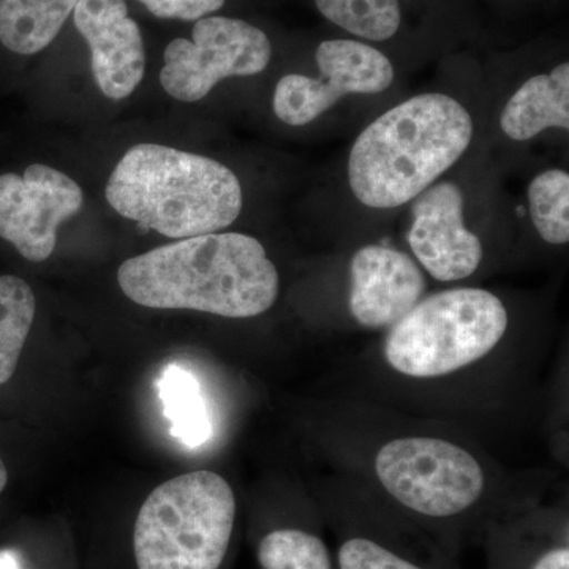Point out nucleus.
I'll return each instance as SVG.
<instances>
[{
	"mask_svg": "<svg viewBox=\"0 0 569 569\" xmlns=\"http://www.w3.org/2000/svg\"><path fill=\"white\" fill-rule=\"evenodd\" d=\"M119 287L134 305L253 318L276 305L280 277L252 236L211 233L179 239L123 261Z\"/></svg>",
	"mask_w": 569,
	"mask_h": 569,
	"instance_id": "f257e3e1",
	"label": "nucleus"
},
{
	"mask_svg": "<svg viewBox=\"0 0 569 569\" xmlns=\"http://www.w3.org/2000/svg\"><path fill=\"white\" fill-rule=\"evenodd\" d=\"M473 119L452 97L421 93L383 112L351 148L348 182L359 203H410L447 173L470 146Z\"/></svg>",
	"mask_w": 569,
	"mask_h": 569,
	"instance_id": "f03ea898",
	"label": "nucleus"
},
{
	"mask_svg": "<svg viewBox=\"0 0 569 569\" xmlns=\"http://www.w3.org/2000/svg\"><path fill=\"white\" fill-rule=\"evenodd\" d=\"M107 201L119 216L170 239L219 233L242 211V187L209 157L137 144L108 179Z\"/></svg>",
	"mask_w": 569,
	"mask_h": 569,
	"instance_id": "7ed1b4c3",
	"label": "nucleus"
},
{
	"mask_svg": "<svg viewBox=\"0 0 569 569\" xmlns=\"http://www.w3.org/2000/svg\"><path fill=\"white\" fill-rule=\"evenodd\" d=\"M234 520V492L220 475L198 470L164 481L134 522L138 569H219Z\"/></svg>",
	"mask_w": 569,
	"mask_h": 569,
	"instance_id": "20e7f679",
	"label": "nucleus"
},
{
	"mask_svg": "<svg viewBox=\"0 0 569 569\" xmlns=\"http://www.w3.org/2000/svg\"><path fill=\"white\" fill-rule=\"evenodd\" d=\"M508 326L507 307L490 291H440L389 328L385 361L400 376L418 380L452 376L492 353Z\"/></svg>",
	"mask_w": 569,
	"mask_h": 569,
	"instance_id": "39448f33",
	"label": "nucleus"
},
{
	"mask_svg": "<svg viewBox=\"0 0 569 569\" xmlns=\"http://www.w3.org/2000/svg\"><path fill=\"white\" fill-rule=\"evenodd\" d=\"M373 471L392 500L429 519L463 515L488 488V475L477 456L440 437L392 438L378 449Z\"/></svg>",
	"mask_w": 569,
	"mask_h": 569,
	"instance_id": "423d86ee",
	"label": "nucleus"
},
{
	"mask_svg": "<svg viewBox=\"0 0 569 569\" xmlns=\"http://www.w3.org/2000/svg\"><path fill=\"white\" fill-rule=\"evenodd\" d=\"M192 37L168 44L160 71L164 92L181 102H198L220 81L253 77L271 62L268 36L242 20L204 17L194 22Z\"/></svg>",
	"mask_w": 569,
	"mask_h": 569,
	"instance_id": "0eeeda50",
	"label": "nucleus"
},
{
	"mask_svg": "<svg viewBox=\"0 0 569 569\" xmlns=\"http://www.w3.org/2000/svg\"><path fill=\"white\" fill-rule=\"evenodd\" d=\"M321 77L287 74L277 82L272 108L287 126L316 121L342 97L380 93L395 81L391 61L370 44L356 40H326L317 50Z\"/></svg>",
	"mask_w": 569,
	"mask_h": 569,
	"instance_id": "6e6552de",
	"label": "nucleus"
},
{
	"mask_svg": "<svg viewBox=\"0 0 569 569\" xmlns=\"http://www.w3.org/2000/svg\"><path fill=\"white\" fill-rule=\"evenodd\" d=\"M84 197L70 176L33 163L24 174L0 176V238L21 257L43 263L54 252L58 230L81 211Z\"/></svg>",
	"mask_w": 569,
	"mask_h": 569,
	"instance_id": "1a4fd4ad",
	"label": "nucleus"
},
{
	"mask_svg": "<svg viewBox=\"0 0 569 569\" xmlns=\"http://www.w3.org/2000/svg\"><path fill=\"white\" fill-rule=\"evenodd\" d=\"M408 244L418 263L440 282H456L477 272L481 241L463 222V194L456 183L430 186L415 198Z\"/></svg>",
	"mask_w": 569,
	"mask_h": 569,
	"instance_id": "9d476101",
	"label": "nucleus"
},
{
	"mask_svg": "<svg viewBox=\"0 0 569 569\" xmlns=\"http://www.w3.org/2000/svg\"><path fill=\"white\" fill-rule=\"evenodd\" d=\"M74 28L88 41L93 77L104 97L132 96L144 77L146 52L140 26L129 17L126 0H80Z\"/></svg>",
	"mask_w": 569,
	"mask_h": 569,
	"instance_id": "9b49d317",
	"label": "nucleus"
},
{
	"mask_svg": "<svg viewBox=\"0 0 569 569\" xmlns=\"http://www.w3.org/2000/svg\"><path fill=\"white\" fill-rule=\"evenodd\" d=\"M425 291V274L406 252L366 246L351 258L348 306L362 328H392L421 301Z\"/></svg>",
	"mask_w": 569,
	"mask_h": 569,
	"instance_id": "f8f14e48",
	"label": "nucleus"
},
{
	"mask_svg": "<svg viewBox=\"0 0 569 569\" xmlns=\"http://www.w3.org/2000/svg\"><path fill=\"white\" fill-rule=\"evenodd\" d=\"M500 127L515 141H529L548 129H569V63L523 82L505 104Z\"/></svg>",
	"mask_w": 569,
	"mask_h": 569,
	"instance_id": "ddd939ff",
	"label": "nucleus"
},
{
	"mask_svg": "<svg viewBox=\"0 0 569 569\" xmlns=\"http://www.w3.org/2000/svg\"><path fill=\"white\" fill-rule=\"evenodd\" d=\"M80 0H0V41L7 50L31 56L61 32Z\"/></svg>",
	"mask_w": 569,
	"mask_h": 569,
	"instance_id": "4468645a",
	"label": "nucleus"
},
{
	"mask_svg": "<svg viewBox=\"0 0 569 569\" xmlns=\"http://www.w3.org/2000/svg\"><path fill=\"white\" fill-rule=\"evenodd\" d=\"M164 417L171 422V436L190 448L211 438L212 426L200 383L190 370L168 366L157 381Z\"/></svg>",
	"mask_w": 569,
	"mask_h": 569,
	"instance_id": "2eb2a0df",
	"label": "nucleus"
},
{
	"mask_svg": "<svg viewBox=\"0 0 569 569\" xmlns=\"http://www.w3.org/2000/svg\"><path fill=\"white\" fill-rule=\"evenodd\" d=\"M37 301L32 288L17 276H0V385L17 372Z\"/></svg>",
	"mask_w": 569,
	"mask_h": 569,
	"instance_id": "dca6fc26",
	"label": "nucleus"
},
{
	"mask_svg": "<svg viewBox=\"0 0 569 569\" xmlns=\"http://www.w3.org/2000/svg\"><path fill=\"white\" fill-rule=\"evenodd\" d=\"M321 14L356 37L373 41L391 39L399 31V0H316Z\"/></svg>",
	"mask_w": 569,
	"mask_h": 569,
	"instance_id": "f3484780",
	"label": "nucleus"
},
{
	"mask_svg": "<svg viewBox=\"0 0 569 569\" xmlns=\"http://www.w3.org/2000/svg\"><path fill=\"white\" fill-rule=\"evenodd\" d=\"M530 216L539 236L552 246L569 241V176L563 170L538 174L529 187Z\"/></svg>",
	"mask_w": 569,
	"mask_h": 569,
	"instance_id": "a211bd4d",
	"label": "nucleus"
},
{
	"mask_svg": "<svg viewBox=\"0 0 569 569\" xmlns=\"http://www.w3.org/2000/svg\"><path fill=\"white\" fill-rule=\"evenodd\" d=\"M263 569H335L323 539L299 529L271 531L258 545Z\"/></svg>",
	"mask_w": 569,
	"mask_h": 569,
	"instance_id": "6ab92c4d",
	"label": "nucleus"
},
{
	"mask_svg": "<svg viewBox=\"0 0 569 569\" xmlns=\"http://www.w3.org/2000/svg\"><path fill=\"white\" fill-rule=\"evenodd\" d=\"M337 565L339 569H426L362 537L348 538L340 545Z\"/></svg>",
	"mask_w": 569,
	"mask_h": 569,
	"instance_id": "aec40b11",
	"label": "nucleus"
},
{
	"mask_svg": "<svg viewBox=\"0 0 569 569\" xmlns=\"http://www.w3.org/2000/svg\"><path fill=\"white\" fill-rule=\"evenodd\" d=\"M153 17L162 20L198 21L222 9L224 0H140Z\"/></svg>",
	"mask_w": 569,
	"mask_h": 569,
	"instance_id": "412c9836",
	"label": "nucleus"
},
{
	"mask_svg": "<svg viewBox=\"0 0 569 569\" xmlns=\"http://www.w3.org/2000/svg\"><path fill=\"white\" fill-rule=\"evenodd\" d=\"M530 569H569L568 546H557L546 550L539 559L531 565Z\"/></svg>",
	"mask_w": 569,
	"mask_h": 569,
	"instance_id": "4be33fe9",
	"label": "nucleus"
},
{
	"mask_svg": "<svg viewBox=\"0 0 569 569\" xmlns=\"http://www.w3.org/2000/svg\"><path fill=\"white\" fill-rule=\"evenodd\" d=\"M0 569H24L22 568L20 553L17 550H0Z\"/></svg>",
	"mask_w": 569,
	"mask_h": 569,
	"instance_id": "5701e85b",
	"label": "nucleus"
},
{
	"mask_svg": "<svg viewBox=\"0 0 569 569\" xmlns=\"http://www.w3.org/2000/svg\"><path fill=\"white\" fill-rule=\"evenodd\" d=\"M7 482H9V471H7L6 463L0 458V493L7 488Z\"/></svg>",
	"mask_w": 569,
	"mask_h": 569,
	"instance_id": "b1692460",
	"label": "nucleus"
}]
</instances>
